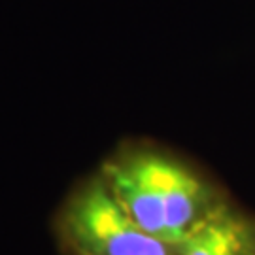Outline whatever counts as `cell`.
Instances as JSON below:
<instances>
[{
    "instance_id": "3",
    "label": "cell",
    "mask_w": 255,
    "mask_h": 255,
    "mask_svg": "<svg viewBox=\"0 0 255 255\" xmlns=\"http://www.w3.org/2000/svg\"><path fill=\"white\" fill-rule=\"evenodd\" d=\"M252 233L246 221L219 206L199 221L183 242L178 255H250Z\"/></svg>"
},
{
    "instance_id": "1",
    "label": "cell",
    "mask_w": 255,
    "mask_h": 255,
    "mask_svg": "<svg viewBox=\"0 0 255 255\" xmlns=\"http://www.w3.org/2000/svg\"><path fill=\"white\" fill-rule=\"evenodd\" d=\"M63 223L78 255H178V246L146 233L128 216L106 182L76 193Z\"/></svg>"
},
{
    "instance_id": "2",
    "label": "cell",
    "mask_w": 255,
    "mask_h": 255,
    "mask_svg": "<svg viewBox=\"0 0 255 255\" xmlns=\"http://www.w3.org/2000/svg\"><path fill=\"white\" fill-rule=\"evenodd\" d=\"M166 157L134 155L106 168V183L119 204L146 233L168 242L164 202Z\"/></svg>"
}]
</instances>
